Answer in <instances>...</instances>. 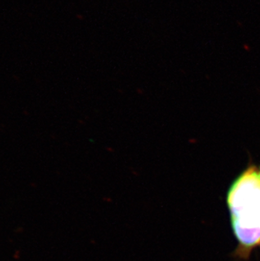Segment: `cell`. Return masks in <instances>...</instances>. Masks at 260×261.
Instances as JSON below:
<instances>
[{"mask_svg": "<svg viewBox=\"0 0 260 261\" xmlns=\"http://www.w3.org/2000/svg\"><path fill=\"white\" fill-rule=\"evenodd\" d=\"M226 204L238 247L233 256L248 260L260 248V165L251 161L229 187Z\"/></svg>", "mask_w": 260, "mask_h": 261, "instance_id": "1", "label": "cell"}]
</instances>
